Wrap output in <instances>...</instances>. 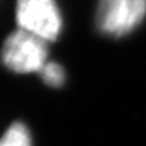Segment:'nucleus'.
I'll return each instance as SVG.
<instances>
[{
  "instance_id": "obj_4",
  "label": "nucleus",
  "mask_w": 146,
  "mask_h": 146,
  "mask_svg": "<svg viewBox=\"0 0 146 146\" xmlns=\"http://www.w3.org/2000/svg\"><path fill=\"white\" fill-rule=\"evenodd\" d=\"M0 146H31V137L23 123H14L0 139Z\"/></svg>"
},
{
  "instance_id": "obj_2",
  "label": "nucleus",
  "mask_w": 146,
  "mask_h": 146,
  "mask_svg": "<svg viewBox=\"0 0 146 146\" xmlns=\"http://www.w3.org/2000/svg\"><path fill=\"white\" fill-rule=\"evenodd\" d=\"M146 16V0H99L96 23L102 33L123 36L142 23Z\"/></svg>"
},
{
  "instance_id": "obj_1",
  "label": "nucleus",
  "mask_w": 146,
  "mask_h": 146,
  "mask_svg": "<svg viewBox=\"0 0 146 146\" xmlns=\"http://www.w3.org/2000/svg\"><path fill=\"white\" fill-rule=\"evenodd\" d=\"M46 58V41L22 29L7 36L1 49V62L16 73L39 72Z\"/></svg>"
},
{
  "instance_id": "obj_5",
  "label": "nucleus",
  "mask_w": 146,
  "mask_h": 146,
  "mask_svg": "<svg viewBox=\"0 0 146 146\" xmlns=\"http://www.w3.org/2000/svg\"><path fill=\"white\" fill-rule=\"evenodd\" d=\"M39 74L43 83L53 88L61 87L65 81V70L61 65L56 62H46L45 66L39 70Z\"/></svg>"
},
{
  "instance_id": "obj_3",
  "label": "nucleus",
  "mask_w": 146,
  "mask_h": 146,
  "mask_svg": "<svg viewBox=\"0 0 146 146\" xmlns=\"http://www.w3.org/2000/svg\"><path fill=\"white\" fill-rule=\"evenodd\" d=\"M16 22L22 30L46 42L56 39L62 26L54 0H18Z\"/></svg>"
}]
</instances>
